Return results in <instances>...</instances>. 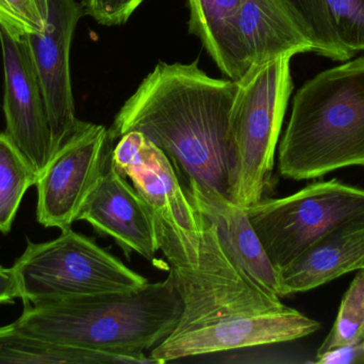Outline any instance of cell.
<instances>
[{"mask_svg": "<svg viewBox=\"0 0 364 364\" xmlns=\"http://www.w3.org/2000/svg\"><path fill=\"white\" fill-rule=\"evenodd\" d=\"M363 263L364 216H360L325 233L278 271L280 298L314 290L359 271Z\"/></svg>", "mask_w": 364, "mask_h": 364, "instance_id": "13", "label": "cell"}, {"mask_svg": "<svg viewBox=\"0 0 364 364\" xmlns=\"http://www.w3.org/2000/svg\"><path fill=\"white\" fill-rule=\"evenodd\" d=\"M252 228L277 271L346 220L364 216V189L340 180L314 182L290 196L247 209Z\"/></svg>", "mask_w": 364, "mask_h": 364, "instance_id": "7", "label": "cell"}, {"mask_svg": "<svg viewBox=\"0 0 364 364\" xmlns=\"http://www.w3.org/2000/svg\"><path fill=\"white\" fill-rule=\"evenodd\" d=\"M83 15L82 4L77 0H48L46 29L43 33H27L32 61L46 100L53 151L78 121L70 56L75 29Z\"/></svg>", "mask_w": 364, "mask_h": 364, "instance_id": "10", "label": "cell"}, {"mask_svg": "<svg viewBox=\"0 0 364 364\" xmlns=\"http://www.w3.org/2000/svg\"><path fill=\"white\" fill-rule=\"evenodd\" d=\"M0 24H1L2 26H4V27H6L11 33L15 34V36L26 33V32L21 29L18 23H17L16 19H15L14 17L12 16V14L9 12L8 9L4 6L2 0H0Z\"/></svg>", "mask_w": 364, "mask_h": 364, "instance_id": "24", "label": "cell"}, {"mask_svg": "<svg viewBox=\"0 0 364 364\" xmlns=\"http://www.w3.org/2000/svg\"><path fill=\"white\" fill-rule=\"evenodd\" d=\"M136 363V359L117 353L83 350L34 337L13 323L0 327V364Z\"/></svg>", "mask_w": 364, "mask_h": 364, "instance_id": "17", "label": "cell"}, {"mask_svg": "<svg viewBox=\"0 0 364 364\" xmlns=\"http://www.w3.org/2000/svg\"><path fill=\"white\" fill-rule=\"evenodd\" d=\"M38 173L6 132H0V232L8 234L27 190Z\"/></svg>", "mask_w": 364, "mask_h": 364, "instance_id": "18", "label": "cell"}, {"mask_svg": "<svg viewBox=\"0 0 364 364\" xmlns=\"http://www.w3.org/2000/svg\"><path fill=\"white\" fill-rule=\"evenodd\" d=\"M354 166H364V56L301 85L278 154L280 175L295 181Z\"/></svg>", "mask_w": 364, "mask_h": 364, "instance_id": "4", "label": "cell"}, {"mask_svg": "<svg viewBox=\"0 0 364 364\" xmlns=\"http://www.w3.org/2000/svg\"><path fill=\"white\" fill-rule=\"evenodd\" d=\"M364 269V263H363V266H361V269Z\"/></svg>", "mask_w": 364, "mask_h": 364, "instance_id": "25", "label": "cell"}, {"mask_svg": "<svg viewBox=\"0 0 364 364\" xmlns=\"http://www.w3.org/2000/svg\"><path fill=\"white\" fill-rule=\"evenodd\" d=\"M23 303L68 297L125 292L146 284V278L126 266L93 239L72 228L46 243L28 241L13 265Z\"/></svg>", "mask_w": 364, "mask_h": 364, "instance_id": "6", "label": "cell"}, {"mask_svg": "<svg viewBox=\"0 0 364 364\" xmlns=\"http://www.w3.org/2000/svg\"><path fill=\"white\" fill-rule=\"evenodd\" d=\"M109 130L77 121L36 180V218L45 228H70L112 156Z\"/></svg>", "mask_w": 364, "mask_h": 364, "instance_id": "8", "label": "cell"}, {"mask_svg": "<svg viewBox=\"0 0 364 364\" xmlns=\"http://www.w3.org/2000/svg\"><path fill=\"white\" fill-rule=\"evenodd\" d=\"M77 222L114 239L125 256L132 252L155 262L159 251L153 212L134 185L113 164L108 167L81 207Z\"/></svg>", "mask_w": 364, "mask_h": 364, "instance_id": "11", "label": "cell"}, {"mask_svg": "<svg viewBox=\"0 0 364 364\" xmlns=\"http://www.w3.org/2000/svg\"><path fill=\"white\" fill-rule=\"evenodd\" d=\"M307 28L316 53L348 61L364 51V0H289Z\"/></svg>", "mask_w": 364, "mask_h": 364, "instance_id": "15", "label": "cell"}, {"mask_svg": "<svg viewBox=\"0 0 364 364\" xmlns=\"http://www.w3.org/2000/svg\"><path fill=\"white\" fill-rule=\"evenodd\" d=\"M0 45L4 73V132L38 175L53 155V132L27 33L15 36L0 24Z\"/></svg>", "mask_w": 364, "mask_h": 364, "instance_id": "9", "label": "cell"}, {"mask_svg": "<svg viewBox=\"0 0 364 364\" xmlns=\"http://www.w3.org/2000/svg\"><path fill=\"white\" fill-rule=\"evenodd\" d=\"M237 81L208 76L197 61L160 62L109 128L113 141L140 132L173 160L186 180L232 194L235 152L231 113ZM232 201V200H231Z\"/></svg>", "mask_w": 364, "mask_h": 364, "instance_id": "2", "label": "cell"}, {"mask_svg": "<svg viewBox=\"0 0 364 364\" xmlns=\"http://www.w3.org/2000/svg\"><path fill=\"white\" fill-rule=\"evenodd\" d=\"M190 32L200 38L223 74L239 81L250 71L237 29L241 0H188Z\"/></svg>", "mask_w": 364, "mask_h": 364, "instance_id": "16", "label": "cell"}, {"mask_svg": "<svg viewBox=\"0 0 364 364\" xmlns=\"http://www.w3.org/2000/svg\"><path fill=\"white\" fill-rule=\"evenodd\" d=\"M144 0H83L85 15L105 26L123 25Z\"/></svg>", "mask_w": 364, "mask_h": 364, "instance_id": "20", "label": "cell"}, {"mask_svg": "<svg viewBox=\"0 0 364 364\" xmlns=\"http://www.w3.org/2000/svg\"><path fill=\"white\" fill-rule=\"evenodd\" d=\"M237 29L250 66L316 53L307 28L289 0H241Z\"/></svg>", "mask_w": 364, "mask_h": 364, "instance_id": "14", "label": "cell"}, {"mask_svg": "<svg viewBox=\"0 0 364 364\" xmlns=\"http://www.w3.org/2000/svg\"><path fill=\"white\" fill-rule=\"evenodd\" d=\"M151 209L159 251L183 303L174 331L151 350L155 363L295 341L320 329L318 321L287 307L250 279L184 188Z\"/></svg>", "mask_w": 364, "mask_h": 364, "instance_id": "1", "label": "cell"}, {"mask_svg": "<svg viewBox=\"0 0 364 364\" xmlns=\"http://www.w3.org/2000/svg\"><path fill=\"white\" fill-rule=\"evenodd\" d=\"M182 308L181 292L170 273L164 281L147 282L136 290L25 303L14 324L53 343L126 355L139 364L155 363L145 352L171 335Z\"/></svg>", "mask_w": 364, "mask_h": 364, "instance_id": "3", "label": "cell"}, {"mask_svg": "<svg viewBox=\"0 0 364 364\" xmlns=\"http://www.w3.org/2000/svg\"><path fill=\"white\" fill-rule=\"evenodd\" d=\"M314 363L318 364H364V340L343 346V348H335L324 354L316 356Z\"/></svg>", "mask_w": 364, "mask_h": 364, "instance_id": "22", "label": "cell"}, {"mask_svg": "<svg viewBox=\"0 0 364 364\" xmlns=\"http://www.w3.org/2000/svg\"><path fill=\"white\" fill-rule=\"evenodd\" d=\"M26 33H43L48 17V0H2Z\"/></svg>", "mask_w": 364, "mask_h": 364, "instance_id": "21", "label": "cell"}, {"mask_svg": "<svg viewBox=\"0 0 364 364\" xmlns=\"http://www.w3.org/2000/svg\"><path fill=\"white\" fill-rule=\"evenodd\" d=\"M291 57L250 66L231 113L235 168L231 200L247 209L272 185L275 153L293 91Z\"/></svg>", "mask_w": 364, "mask_h": 364, "instance_id": "5", "label": "cell"}, {"mask_svg": "<svg viewBox=\"0 0 364 364\" xmlns=\"http://www.w3.org/2000/svg\"><path fill=\"white\" fill-rule=\"evenodd\" d=\"M183 186L193 204L215 226L223 246L237 266L259 288L280 298L278 271L252 228L247 209L193 180H186Z\"/></svg>", "mask_w": 364, "mask_h": 364, "instance_id": "12", "label": "cell"}, {"mask_svg": "<svg viewBox=\"0 0 364 364\" xmlns=\"http://www.w3.org/2000/svg\"><path fill=\"white\" fill-rule=\"evenodd\" d=\"M21 297V288L14 269L0 265V303H13Z\"/></svg>", "mask_w": 364, "mask_h": 364, "instance_id": "23", "label": "cell"}, {"mask_svg": "<svg viewBox=\"0 0 364 364\" xmlns=\"http://www.w3.org/2000/svg\"><path fill=\"white\" fill-rule=\"evenodd\" d=\"M364 340V269H359L342 298L337 318L316 356Z\"/></svg>", "mask_w": 364, "mask_h": 364, "instance_id": "19", "label": "cell"}]
</instances>
